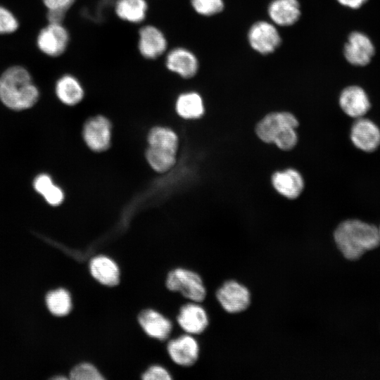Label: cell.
Instances as JSON below:
<instances>
[{
    "mask_svg": "<svg viewBox=\"0 0 380 380\" xmlns=\"http://www.w3.org/2000/svg\"><path fill=\"white\" fill-rule=\"evenodd\" d=\"M39 92L29 71L21 65L5 70L0 76V100L8 108L21 110L36 103Z\"/></svg>",
    "mask_w": 380,
    "mask_h": 380,
    "instance_id": "1",
    "label": "cell"
},
{
    "mask_svg": "<svg viewBox=\"0 0 380 380\" xmlns=\"http://www.w3.org/2000/svg\"><path fill=\"white\" fill-rule=\"evenodd\" d=\"M334 240L342 254L348 260H356L367 251L380 243L379 229L357 220L341 222L334 232Z\"/></svg>",
    "mask_w": 380,
    "mask_h": 380,
    "instance_id": "2",
    "label": "cell"
},
{
    "mask_svg": "<svg viewBox=\"0 0 380 380\" xmlns=\"http://www.w3.org/2000/svg\"><path fill=\"white\" fill-rule=\"evenodd\" d=\"M299 121L288 111H275L265 115L255 125L258 138L266 144H274L282 151H290L298 144Z\"/></svg>",
    "mask_w": 380,
    "mask_h": 380,
    "instance_id": "3",
    "label": "cell"
},
{
    "mask_svg": "<svg viewBox=\"0 0 380 380\" xmlns=\"http://www.w3.org/2000/svg\"><path fill=\"white\" fill-rule=\"evenodd\" d=\"M168 291L180 294L190 301L199 303L206 296V289L201 276L185 267H177L170 270L165 278Z\"/></svg>",
    "mask_w": 380,
    "mask_h": 380,
    "instance_id": "4",
    "label": "cell"
},
{
    "mask_svg": "<svg viewBox=\"0 0 380 380\" xmlns=\"http://www.w3.org/2000/svg\"><path fill=\"white\" fill-rule=\"evenodd\" d=\"M70 34L64 24H49L43 27L37 37V46L46 56L58 58L67 51Z\"/></svg>",
    "mask_w": 380,
    "mask_h": 380,
    "instance_id": "5",
    "label": "cell"
},
{
    "mask_svg": "<svg viewBox=\"0 0 380 380\" xmlns=\"http://www.w3.org/2000/svg\"><path fill=\"white\" fill-rule=\"evenodd\" d=\"M166 68L184 80L194 77L199 70V60L194 51L184 46L169 49L164 55Z\"/></svg>",
    "mask_w": 380,
    "mask_h": 380,
    "instance_id": "6",
    "label": "cell"
},
{
    "mask_svg": "<svg viewBox=\"0 0 380 380\" xmlns=\"http://www.w3.org/2000/svg\"><path fill=\"white\" fill-rule=\"evenodd\" d=\"M137 319L141 330L151 338L163 342L169 339L173 333L172 321L154 308L142 309L138 313Z\"/></svg>",
    "mask_w": 380,
    "mask_h": 380,
    "instance_id": "7",
    "label": "cell"
},
{
    "mask_svg": "<svg viewBox=\"0 0 380 380\" xmlns=\"http://www.w3.org/2000/svg\"><path fill=\"white\" fill-rule=\"evenodd\" d=\"M165 347L171 362L178 367L193 366L198 359L199 346L191 334L174 336L167 341Z\"/></svg>",
    "mask_w": 380,
    "mask_h": 380,
    "instance_id": "8",
    "label": "cell"
},
{
    "mask_svg": "<svg viewBox=\"0 0 380 380\" xmlns=\"http://www.w3.org/2000/svg\"><path fill=\"white\" fill-rule=\"evenodd\" d=\"M137 47L142 57L155 60L168 50V43L163 32L154 25L143 23L138 31Z\"/></svg>",
    "mask_w": 380,
    "mask_h": 380,
    "instance_id": "9",
    "label": "cell"
},
{
    "mask_svg": "<svg viewBox=\"0 0 380 380\" xmlns=\"http://www.w3.org/2000/svg\"><path fill=\"white\" fill-rule=\"evenodd\" d=\"M83 138L94 151L102 152L110 145L111 124L104 116L98 115L88 120L83 129Z\"/></svg>",
    "mask_w": 380,
    "mask_h": 380,
    "instance_id": "10",
    "label": "cell"
},
{
    "mask_svg": "<svg viewBox=\"0 0 380 380\" xmlns=\"http://www.w3.org/2000/svg\"><path fill=\"white\" fill-rule=\"evenodd\" d=\"M248 42L261 54L272 53L280 44V34L275 26L266 21L255 23L248 33Z\"/></svg>",
    "mask_w": 380,
    "mask_h": 380,
    "instance_id": "11",
    "label": "cell"
},
{
    "mask_svg": "<svg viewBox=\"0 0 380 380\" xmlns=\"http://www.w3.org/2000/svg\"><path fill=\"white\" fill-rule=\"evenodd\" d=\"M216 297L224 310L230 313L243 311L251 301L248 289L232 280L226 281L217 291Z\"/></svg>",
    "mask_w": 380,
    "mask_h": 380,
    "instance_id": "12",
    "label": "cell"
},
{
    "mask_svg": "<svg viewBox=\"0 0 380 380\" xmlns=\"http://www.w3.org/2000/svg\"><path fill=\"white\" fill-rule=\"evenodd\" d=\"M91 277L103 286L115 287L120 282V268L110 256L101 254L93 257L89 263Z\"/></svg>",
    "mask_w": 380,
    "mask_h": 380,
    "instance_id": "13",
    "label": "cell"
},
{
    "mask_svg": "<svg viewBox=\"0 0 380 380\" xmlns=\"http://www.w3.org/2000/svg\"><path fill=\"white\" fill-rule=\"evenodd\" d=\"M175 321L179 329L191 335L201 334L209 323L206 311L196 302L182 305Z\"/></svg>",
    "mask_w": 380,
    "mask_h": 380,
    "instance_id": "14",
    "label": "cell"
},
{
    "mask_svg": "<svg viewBox=\"0 0 380 380\" xmlns=\"http://www.w3.org/2000/svg\"><path fill=\"white\" fill-rule=\"evenodd\" d=\"M350 139L355 146L365 152H372L380 145V129L372 120L357 118L350 129Z\"/></svg>",
    "mask_w": 380,
    "mask_h": 380,
    "instance_id": "15",
    "label": "cell"
},
{
    "mask_svg": "<svg viewBox=\"0 0 380 380\" xmlns=\"http://www.w3.org/2000/svg\"><path fill=\"white\" fill-rule=\"evenodd\" d=\"M271 184L279 194L291 200L298 198L305 187L301 173L291 167L274 172L271 177Z\"/></svg>",
    "mask_w": 380,
    "mask_h": 380,
    "instance_id": "16",
    "label": "cell"
},
{
    "mask_svg": "<svg viewBox=\"0 0 380 380\" xmlns=\"http://www.w3.org/2000/svg\"><path fill=\"white\" fill-rule=\"evenodd\" d=\"M55 93L61 103L70 106L80 103L85 97L83 84L70 72H64L59 76L55 84Z\"/></svg>",
    "mask_w": 380,
    "mask_h": 380,
    "instance_id": "17",
    "label": "cell"
},
{
    "mask_svg": "<svg viewBox=\"0 0 380 380\" xmlns=\"http://www.w3.org/2000/svg\"><path fill=\"white\" fill-rule=\"evenodd\" d=\"M374 53V46L366 35L357 32L350 34L344 47V56L349 63L355 65H365Z\"/></svg>",
    "mask_w": 380,
    "mask_h": 380,
    "instance_id": "18",
    "label": "cell"
},
{
    "mask_svg": "<svg viewBox=\"0 0 380 380\" xmlns=\"http://www.w3.org/2000/svg\"><path fill=\"white\" fill-rule=\"evenodd\" d=\"M338 101L342 110L347 115L356 119L363 117L370 108L366 93L357 86L345 88L340 94Z\"/></svg>",
    "mask_w": 380,
    "mask_h": 380,
    "instance_id": "19",
    "label": "cell"
},
{
    "mask_svg": "<svg viewBox=\"0 0 380 380\" xmlns=\"http://www.w3.org/2000/svg\"><path fill=\"white\" fill-rule=\"evenodd\" d=\"M175 110L184 119H198L205 112L203 99L196 91L191 89L182 91L176 97Z\"/></svg>",
    "mask_w": 380,
    "mask_h": 380,
    "instance_id": "20",
    "label": "cell"
},
{
    "mask_svg": "<svg viewBox=\"0 0 380 380\" xmlns=\"http://www.w3.org/2000/svg\"><path fill=\"white\" fill-rule=\"evenodd\" d=\"M268 14L276 25H292L300 15L299 2L298 0H273L269 5Z\"/></svg>",
    "mask_w": 380,
    "mask_h": 380,
    "instance_id": "21",
    "label": "cell"
},
{
    "mask_svg": "<svg viewBox=\"0 0 380 380\" xmlns=\"http://www.w3.org/2000/svg\"><path fill=\"white\" fill-rule=\"evenodd\" d=\"M114 11L123 21L142 24L146 17L148 3L146 0H116Z\"/></svg>",
    "mask_w": 380,
    "mask_h": 380,
    "instance_id": "22",
    "label": "cell"
},
{
    "mask_svg": "<svg viewBox=\"0 0 380 380\" xmlns=\"http://www.w3.org/2000/svg\"><path fill=\"white\" fill-rule=\"evenodd\" d=\"M149 147L176 154L178 137L172 129L164 127L152 128L148 134Z\"/></svg>",
    "mask_w": 380,
    "mask_h": 380,
    "instance_id": "23",
    "label": "cell"
},
{
    "mask_svg": "<svg viewBox=\"0 0 380 380\" xmlns=\"http://www.w3.org/2000/svg\"><path fill=\"white\" fill-rule=\"evenodd\" d=\"M46 304L49 312L57 317L66 316L72 308L71 295L63 288L49 291L46 296Z\"/></svg>",
    "mask_w": 380,
    "mask_h": 380,
    "instance_id": "24",
    "label": "cell"
},
{
    "mask_svg": "<svg viewBox=\"0 0 380 380\" xmlns=\"http://www.w3.org/2000/svg\"><path fill=\"white\" fill-rule=\"evenodd\" d=\"M175 156V153L149 146L146 153L149 165L158 172H164L170 170L176 162Z\"/></svg>",
    "mask_w": 380,
    "mask_h": 380,
    "instance_id": "25",
    "label": "cell"
},
{
    "mask_svg": "<svg viewBox=\"0 0 380 380\" xmlns=\"http://www.w3.org/2000/svg\"><path fill=\"white\" fill-rule=\"evenodd\" d=\"M72 380H105L106 378L98 367L89 362H82L75 365L69 373Z\"/></svg>",
    "mask_w": 380,
    "mask_h": 380,
    "instance_id": "26",
    "label": "cell"
},
{
    "mask_svg": "<svg viewBox=\"0 0 380 380\" xmlns=\"http://www.w3.org/2000/svg\"><path fill=\"white\" fill-rule=\"evenodd\" d=\"M194 11L199 15L211 18L224 8L223 0H190Z\"/></svg>",
    "mask_w": 380,
    "mask_h": 380,
    "instance_id": "27",
    "label": "cell"
},
{
    "mask_svg": "<svg viewBox=\"0 0 380 380\" xmlns=\"http://www.w3.org/2000/svg\"><path fill=\"white\" fill-rule=\"evenodd\" d=\"M19 23L14 14L4 6H0V34H8L15 32Z\"/></svg>",
    "mask_w": 380,
    "mask_h": 380,
    "instance_id": "28",
    "label": "cell"
},
{
    "mask_svg": "<svg viewBox=\"0 0 380 380\" xmlns=\"http://www.w3.org/2000/svg\"><path fill=\"white\" fill-rule=\"evenodd\" d=\"M143 380H172V376L168 369L160 364L149 365L141 374Z\"/></svg>",
    "mask_w": 380,
    "mask_h": 380,
    "instance_id": "29",
    "label": "cell"
},
{
    "mask_svg": "<svg viewBox=\"0 0 380 380\" xmlns=\"http://www.w3.org/2000/svg\"><path fill=\"white\" fill-rule=\"evenodd\" d=\"M46 201L51 205H60L64 198V194L61 188L53 183L48 186L41 194Z\"/></svg>",
    "mask_w": 380,
    "mask_h": 380,
    "instance_id": "30",
    "label": "cell"
},
{
    "mask_svg": "<svg viewBox=\"0 0 380 380\" xmlns=\"http://www.w3.org/2000/svg\"><path fill=\"white\" fill-rule=\"evenodd\" d=\"M77 0H42L47 10H61L68 12Z\"/></svg>",
    "mask_w": 380,
    "mask_h": 380,
    "instance_id": "31",
    "label": "cell"
},
{
    "mask_svg": "<svg viewBox=\"0 0 380 380\" xmlns=\"http://www.w3.org/2000/svg\"><path fill=\"white\" fill-rule=\"evenodd\" d=\"M68 12L61 10H47L46 18L49 24H64Z\"/></svg>",
    "mask_w": 380,
    "mask_h": 380,
    "instance_id": "32",
    "label": "cell"
},
{
    "mask_svg": "<svg viewBox=\"0 0 380 380\" xmlns=\"http://www.w3.org/2000/svg\"><path fill=\"white\" fill-rule=\"evenodd\" d=\"M341 4L352 8H359L367 0H337Z\"/></svg>",
    "mask_w": 380,
    "mask_h": 380,
    "instance_id": "33",
    "label": "cell"
},
{
    "mask_svg": "<svg viewBox=\"0 0 380 380\" xmlns=\"http://www.w3.org/2000/svg\"><path fill=\"white\" fill-rule=\"evenodd\" d=\"M379 237H380V228L379 229Z\"/></svg>",
    "mask_w": 380,
    "mask_h": 380,
    "instance_id": "34",
    "label": "cell"
}]
</instances>
